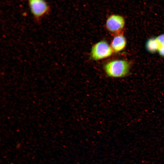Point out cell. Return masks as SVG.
I'll return each mask as SVG.
<instances>
[{
	"instance_id": "obj_3",
	"label": "cell",
	"mask_w": 164,
	"mask_h": 164,
	"mask_svg": "<svg viewBox=\"0 0 164 164\" xmlns=\"http://www.w3.org/2000/svg\"><path fill=\"white\" fill-rule=\"evenodd\" d=\"M125 23L123 16L117 14H112L108 16L106 20V27L110 32L117 33L123 29Z\"/></svg>"
},
{
	"instance_id": "obj_1",
	"label": "cell",
	"mask_w": 164,
	"mask_h": 164,
	"mask_svg": "<svg viewBox=\"0 0 164 164\" xmlns=\"http://www.w3.org/2000/svg\"><path fill=\"white\" fill-rule=\"evenodd\" d=\"M130 67V64L127 61L115 60L107 63L104 69L108 76L118 78L125 76L128 73Z\"/></svg>"
},
{
	"instance_id": "obj_5",
	"label": "cell",
	"mask_w": 164,
	"mask_h": 164,
	"mask_svg": "<svg viewBox=\"0 0 164 164\" xmlns=\"http://www.w3.org/2000/svg\"><path fill=\"white\" fill-rule=\"evenodd\" d=\"M126 44L125 37L120 34L115 36L112 39L111 46L113 52H118L124 49Z\"/></svg>"
},
{
	"instance_id": "obj_4",
	"label": "cell",
	"mask_w": 164,
	"mask_h": 164,
	"mask_svg": "<svg viewBox=\"0 0 164 164\" xmlns=\"http://www.w3.org/2000/svg\"><path fill=\"white\" fill-rule=\"evenodd\" d=\"M31 11L35 17L39 19L45 15L49 7L44 0H28Z\"/></svg>"
},
{
	"instance_id": "obj_8",
	"label": "cell",
	"mask_w": 164,
	"mask_h": 164,
	"mask_svg": "<svg viewBox=\"0 0 164 164\" xmlns=\"http://www.w3.org/2000/svg\"><path fill=\"white\" fill-rule=\"evenodd\" d=\"M158 51L161 56H164V46H160Z\"/></svg>"
},
{
	"instance_id": "obj_7",
	"label": "cell",
	"mask_w": 164,
	"mask_h": 164,
	"mask_svg": "<svg viewBox=\"0 0 164 164\" xmlns=\"http://www.w3.org/2000/svg\"><path fill=\"white\" fill-rule=\"evenodd\" d=\"M156 39L160 46H164V34H162L158 36Z\"/></svg>"
},
{
	"instance_id": "obj_6",
	"label": "cell",
	"mask_w": 164,
	"mask_h": 164,
	"mask_svg": "<svg viewBox=\"0 0 164 164\" xmlns=\"http://www.w3.org/2000/svg\"><path fill=\"white\" fill-rule=\"evenodd\" d=\"M160 46L156 38H152L149 39L146 44V47L149 52L153 53L158 50Z\"/></svg>"
},
{
	"instance_id": "obj_2",
	"label": "cell",
	"mask_w": 164,
	"mask_h": 164,
	"mask_svg": "<svg viewBox=\"0 0 164 164\" xmlns=\"http://www.w3.org/2000/svg\"><path fill=\"white\" fill-rule=\"evenodd\" d=\"M113 52L111 46L106 42L101 41L93 46L91 56L95 60H100L110 56Z\"/></svg>"
}]
</instances>
